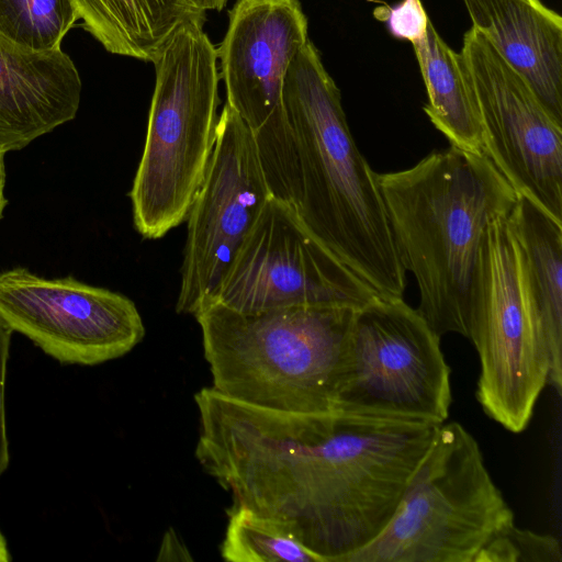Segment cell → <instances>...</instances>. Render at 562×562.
Listing matches in <instances>:
<instances>
[{
    "mask_svg": "<svg viewBox=\"0 0 562 562\" xmlns=\"http://www.w3.org/2000/svg\"><path fill=\"white\" fill-rule=\"evenodd\" d=\"M308 40L300 0H235L216 47L226 104L249 128L272 196L293 207L297 169L283 82Z\"/></svg>",
    "mask_w": 562,
    "mask_h": 562,
    "instance_id": "obj_9",
    "label": "cell"
},
{
    "mask_svg": "<svg viewBox=\"0 0 562 562\" xmlns=\"http://www.w3.org/2000/svg\"><path fill=\"white\" fill-rule=\"evenodd\" d=\"M228 0H207L209 10L221 11L225 8Z\"/></svg>",
    "mask_w": 562,
    "mask_h": 562,
    "instance_id": "obj_27",
    "label": "cell"
},
{
    "mask_svg": "<svg viewBox=\"0 0 562 562\" xmlns=\"http://www.w3.org/2000/svg\"><path fill=\"white\" fill-rule=\"evenodd\" d=\"M373 14L386 24L393 36L412 44L425 35L430 21L420 0H403L395 7H376Z\"/></svg>",
    "mask_w": 562,
    "mask_h": 562,
    "instance_id": "obj_22",
    "label": "cell"
},
{
    "mask_svg": "<svg viewBox=\"0 0 562 562\" xmlns=\"http://www.w3.org/2000/svg\"><path fill=\"white\" fill-rule=\"evenodd\" d=\"M283 102L295 146L297 215L380 297L403 299L407 272L378 173L358 149L340 91L311 40L288 68Z\"/></svg>",
    "mask_w": 562,
    "mask_h": 562,
    "instance_id": "obj_2",
    "label": "cell"
},
{
    "mask_svg": "<svg viewBox=\"0 0 562 562\" xmlns=\"http://www.w3.org/2000/svg\"><path fill=\"white\" fill-rule=\"evenodd\" d=\"M81 79L60 50L33 52L0 34V151L19 150L75 119Z\"/></svg>",
    "mask_w": 562,
    "mask_h": 562,
    "instance_id": "obj_14",
    "label": "cell"
},
{
    "mask_svg": "<svg viewBox=\"0 0 562 562\" xmlns=\"http://www.w3.org/2000/svg\"><path fill=\"white\" fill-rule=\"evenodd\" d=\"M450 374L440 337L418 311L404 299L376 297L355 311L335 411L440 425L449 416Z\"/></svg>",
    "mask_w": 562,
    "mask_h": 562,
    "instance_id": "obj_8",
    "label": "cell"
},
{
    "mask_svg": "<svg viewBox=\"0 0 562 562\" xmlns=\"http://www.w3.org/2000/svg\"><path fill=\"white\" fill-rule=\"evenodd\" d=\"M479 31L562 123V18L541 0H462Z\"/></svg>",
    "mask_w": 562,
    "mask_h": 562,
    "instance_id": "obj_15",
    "label": "cell"
},
{
    "mask_svg": "<svg viewBox=\"0 0 562 562\" xmlns=\"http://www.w3.org/2000/svg\"><path fill=\"white\" fill-rule=\"evenodd\" d=\"M413 48L427 91L424 111L430 122L450 145L484 153L476 97L461 53L442 40L431 21Z\"/></svg>",
    "mask_w": 562,
    "mask_h": 562,
    "instance_id": "obj_18",
    "label": "cell"
},
{
    "mask_svg": "<svg viewBox=\"0 0 562 562\" xmlns=\"http://www.w3.org/2000/svg\"><path fill=\"white\" fill-rule=\"evenodd\" d=\"M272 196L251 133L224 104L204 180L187 215L176 312L195 315L220 285Z\"/></svg>",
    "mask_w": 562,
    "mask_h": 562,
    "instance_id": "obj_10",
    "label": "cell"
},
{
    "mask_svg": "<svg viewBox=\"0 0 562 562\" xmlns=\"http://www.w3.org/2000/svg\"><path fill=\"white\" fill-rule=\"evenodd\" d=\"M11 561V554L8 547V542L0 530V562Z\"/></svg>",
    "mask_w": 562,
    "mask_h": 562,
    "instance_id": "obj_26",
    "label": "cell"
},
{
    "mask_svg": "<svg viewBox=\"0 0 562 562\" xmlns=\"http://www.w3.org/2000/svg\"><path fill=\"white\" fill-rule=\"evenodd\" d=\"M357 308L292 305L239 312L220 303L195 319L213 389L273 409L335 411L341 357Z\"/></svg>",
    "mask_w": 562,
    "mask_h": 562,
    "instance_id": "obj_4",
    "label": "cell"
},
{
    "mask_svg": "<svg viewBox=\"0 0 562 562\" xmlns=\"http://www.w3.org/2000/svg\"><path fill=\"white\" fill-rule=\"evenodd\" d=\"M4 183H5V170H4V154L0 151V220L2 218L3 210L8 203L4 198Z\"/></svg>",
    "mask_w": 562,
    "mask_h": 562,
    "instance_id": "obj_25",
    "label": "cell"
},
{
    "mask_svg": "<svg viewBox=\"0 0 562 562\" xmlns=\"http://www.w3.org/2000/svg\"><path fill=\"white\" fill-rule=\"evenodd\" d=\"M77 20L72 0H0V34L33 52L60 50Z\"/></svg>",
    "mask_w": 562,
    "mask_h": 562,
    "instance_id": "obj_20",
    "label": "cell"
},
{
    "mask_svg": "<svg viewBox=\"0 0 562 562\" xmlns=\"http://www.w3.org/2000/svg\"><path fill=\"white\" fill-rule=\"evenodd\" d=\"M376 297L307 229L292 205L271 196L213 303L239 312L292 305L359 308Z\"/></svg>",
    "mask_w": 562,
    "mask_h": 562,
    "instance_id": "obj_11",
    "label": "cell"
},
{
    "mask_svg": "<svg viewBox=\"0 0 562 562\" xmlns=\"http://www.w3.org/2000/svg\"><path fill=\"white\" fill-rule=\"evenodd\" d=\"M562 549L551 535L521 529L510 522L481 549L474 562H561Z\"/></svg>",
    "mask_w": 562,
    "mask_h": 562,
    "instance_id": "obj_21",
    "label": "cell"
},
{
    "mask_svg": "<svg viewBox=\"0 0 562 562\" xmlns=\"http://www.w3.org/2000/svg\"><path fill=\"white\" fill-rule=\"evenodd\" d=\"M12 330L0 319V476L10 461L5 425L4 389Z\"/></svg>",
    "mask_w": 562,
    "mask_h": 562,
    "instance_id": "obj_23",
    "label": "cell"
},
{
    "mask_svg": "<svg viewBox=\"0 0 562 562\" xmlns=\"http://www.w3.org/2000/svg\"><path fill=\"white\" fill-rule=\"evenodd\" d=\"M203 25L181 24L153 61L155 88L130 191L135 229L146 239L186 222L215 146L221 79L216 47Z\"/></svg>",
    "mask_w": 562,
    "mask_h": 562,
    "instance_id": "obj_5",
    "label": "cell"
},
{
    "mask_svg": "<svg viewBox=\"0 0 562 562\" xmlns=\"http://www.w3.org/2000/svg\"><path fill=\"white\" fill-rule=\"evenodd\" d=\"M221 544L229 562H321L278 524L244 506H232Z\"/></svg>",
    "mask_w": 562,
    "mask_h": 562,
    "instance_id": "obj_19",
    "label": "cell"
},
{
    "mask_svg": "<svg viewBox=\"0 0 562 562\" xmlns=\"http://www.w3.org/2000/svg\"><path fill=\"white\" fill-rule=\"evenodd\" d=\"M513 521L477 441L442 423L385 528L344 562H474Z\"/></svg>",
    "mask_w": 562,
    "mask_h": 562,
    "instance_id": "obj_6",
    "label": "cell"
},
{
    "mask_svg": "<svg viewBox=\"0 0 562 562\" xmlns=\"http://www.w3.org/2000/svg\"><path fill=\"white\" fill-rule=\"evenodd\" d=\"M161 560H192L188 549L176 531L170 528L165 533L157 561Z\"/></svg>",
    "mask_w": 562,
    "mask_h": 562,
    "instance_id": "obj_24",
    "label": "cell"
},
{
    "mask_svg": "<svg viewBox=\"0 0 562 562\" xmlns=\"http://www.w3.org/2000/svg\"><path fill=\"white\" fill-rule=\"evenodd\" d=\"M378 181L402 265L416 280V310L439 337L469 339L485 228L510 213L518 193L484 153L453 145Z\"/></svg>",
    "mask_w": 562,
    "mask_h": 562,
    "instance_id": "obj_3",
    "label": "cell"
},
{
    "mask_svg": "<svg viewBox=\"0 0 562 562\" xmlns=\"http://www.w3.org/2000/svg\"><path fill=\"white\" fill-rule=\"evenodd\" d=\"M469 339L480 359L477 402L506 430L524 431L548 384L550 359L508 215L492 220L482 238Z\"/></svg>",
    "mask_w": 562,
    "mask_h": 562,
    "instance_id": "obj_7",
    "label": "cell"
},
{
    "mask_svg": "<svg viewBox=\"0 0 562 562\" xmlns=\"http://www.w3.org/2000/svg\"><path fill=\"white\" fill-rule=\"evenodd\" d=\"M438 426L222 396L198 457L233 506L274 521L321 562H344L385 528Z\"/></svg>",
    "mask_w": 562,
    "mask_h": 562,
    "instance_id": "obj_1",
    "label": "cell"
},
{
    "mask_svg": "<svg viewBox=\"0 0 562 562\" xmlns=\"http://www.w3.org/2000/svg\"><path fill=\"white\" fill-rule=\"evenodd\" d=\"M508 220L521 250L527 292L546 335L548 384L562 391V222L518 194Z\"/></svg>",
    "mask_w": 562,
    "mask_h": 562,
    "instance_id": "obj_16",
    "label": "cell"
},
{
    "mask_svg": "<svg viewBox=\"0 0 562 562\" xmlns=\"http://www.w3.org/2000/svg\"><path fill=\"white\" fill-rule=\"evenodd\" d=\"M81 26L111 54L153 63L189 20L205 22L207 0H72Z\"/></svg>",
    "mask_w": 562,
    "mask_h": 562,
    "instance_id": "obj_17",
    "label": "cell"
},
{
    "mask_svg": "<svg viewBox=\"0 0 562 562\" xmlns=\"http://www.w3.org/2000/svg\"><path fill=\"white\" fill-rule=\"evenodd\" d=\"M464 59L483 128L484 154L518 194L562 222V123L474 27Z\"/></svg>",
    "mask_w": 562,
    "mask_h": 562,
    "instance_id": "obj_12",
    "label": "cell"
},
{
    "mask_svg": "<svg viewBox=\"0 0 562 562\" xmlns=\"http://www.w3.org/2000/svg\"><path fill=\"white\" fill-rule=\"evenodd\" d=\"M0 319L66 364L95 366L130 352L145 336L135 303L71 277L25 268L0 272Z\"/></svg>",
    "mask_w": 562,
    "mask_h": 562,
    "instance_id": "obj_13",
    "label": "cell"
}]
</instances>
